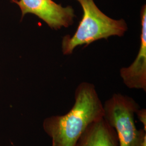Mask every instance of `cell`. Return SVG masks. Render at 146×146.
<instances>
[{
    "label": "cell",
    "instance_id": "3957f363",
    "mask_svg": "<svg viewBox=\"0 0 146 146\" xmlns=\"http://www.w3.org/2000/svg\"><path fill=\"white\" fill-rule=\"evenodd\" d=\"M139 109L133 98L119 93L105 102L103 118L116 131L119 146H142L146 140V131L136 127L134 116Z\"/></svg>",
    "mask_w": 146,
    "mask_h": 146
},
{
    "label": "cell",
    "instance_id": "5b68a950",
    "mask_svg": "<svg viewBox=\"0 0 146 146\" xmlns=\"http://www.w3.org/2000/svg\"><path fill=\"white\" fill-rule=\"evenodd\" d=\"M141 42L135 60L128 67L120 70V75L125 86L131 89L146 91V7L143 5L140 13Z\"/></svg>",
    "mask_w": 146,
    "mask_h": 146
},
{
    "label": "cell",
    "instance_id": "52a82bcc",
    "mask_svg": "<svg viewBox=\"0 0 146 146\" xmlns=\"http://www.w3.org/2000/svg\"><path fill=\"white\" fill-rule=\"evenodd\" d=\"M139 120L143 125V129L146 131V109H139L136 112Z\"/></svg>",
    "mask_w": 146,
    "mask_h": 146
},
{
    "label": "cell",
    "instance_id": "8992f818",
    "mask_svg": "<svg viewBox=\"0 0 146 146\" xmlns=\"http://www.w3.org/2000/svg\"><path fill=\"white\" fill-rule=\"evenodd\" d=\"M115 129L104 118L91 123L80 136L75 146H119Z\"/></svg>",
    "mask_w": 146,
    "mask_h": 146
},
{
    "label": "cell",
    "instance_id": "6da1fadb",
    "mask_svg": "<svg viewBox=\"0 0 146 146\" xmlns=\"http://www.w3.org/2000/svg\"><path fill=\"white\" fill-rule=\"evenodd\" d=\"M104 105L93 84L84 82L75 92V102L64 115L44 120V131L52 140V146H75L91 123L103 118Z\"/></svg>",
    "mask_w": 146,
    "mask_h": 146
},
{
    "label": "cell",
    "instance_id": "ba28073f",
    "mask_svg": "<svg viewBox=\"0 0 146 146\" xmlns=\"http://www.w3.org/2000/svg\"><path fill=\"white\" fill-rule=\"evenodd\" d=\"M142 146H146V139L145 140V141H143V143Z\"/></svg>",
    "mask_w": 146,
    "mask_h": 146
},
{
    "label": "cell",
    "instance_id": "7a4b0ae2",
    "mask_svg": "<svg viewBox=\"0 0 146 146\" xmlns=\"http://www.w3.org/2000/svg\"><path fill=\"white\" fill-rule=\"evenodd\" d=\"M81 5L83 16L73 36L63 37L62 52L64 55L72 54L78 46H88L100 39L112 36H123L128 29L123 19L114 20L104 14L95 5L94 0H76Z\"/></svg>",
    "mask_w": 146,
    "mask_h": 146
},
{
    "label": "cell",
    "instance_id": "277c9868",
    "mask_svg": "<svg viewBox=\"0 0 146 146\" xmlns=\"http://www.w3.org/2000/svg\"><path fill=\"white\" fill-rule=\"evenodd\" d=\"M19 6L22 15L32 14L44 21L52 29L58 30L72 25L75 11L71 6L63 7L52 0H12Z\"/></svg>",
    "mask_w": 146,
    "mask_h": 146
}]
</instances>
